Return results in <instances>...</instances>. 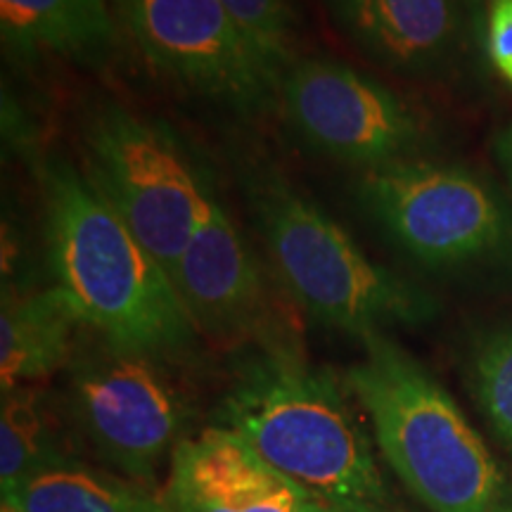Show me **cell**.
<instances>
[{"mask_svg":"<svg viewBox=\"0 0 512 512\" xmlns=\"http://www.w3.org/2000/svg\"><path fill=\"white\" fill-rule=\"evenodd\" d=\"M349 394L330 370L309 366L297 342L278 344L242 368L216 425L245 439L313 501L344 512H394Z\"/></svg>","mask_w":512,"mask_h":512,"instance_id":"obj_1","label":"cell"},{"mask_svg":"<svg viewBox=\"0 0 512 512\" xmlns=\"http://www.w3.org/2000/svg\"><path fill=\"white\" fill-rule=\"evenodd\" d=\"M38 183L53 285L72 299L86 330L143 354H185L200 332L181 294L88 176L48 159Z\"/></svg>","mask_w":512,"mask_h":512,"instance_id":"obj_2","label":"cell"},{"mask_svg":"<svg viewBox=\"0 0 512 512\" xmlns=\"http://www.w3.org/2000/svg\"><path fill=\"white\" fill-rule=\"evenodd\" d=\"M344 375L394 475L432 512H512L496 460L456 401L387 335Z\"/></svg>","mask_w":512,"mask_h":512,"instance_id":"obj_3","label":"cell"},{"mask_svg":"<svg viewBox=\"0 0 512 512\" xmlns=\"http://www.w3.org/2000/svg\"><path fill=\"white\" fill-rule=\"evenodd\" d=\"M245 188L280 285L318 325L368 339L430 318L425 292L370 261L347 230L278 171H254Z\"/></svg>","mask_w":512,"mask_h":512,"instance_id":"obj_4","label":"cell"},{"mask_svg":"<svg viewBox=\"0 0 512 512\" xmlns=\"http://www.w3.org/2000/svg\"><path fill=\"white\" fill-rule=\"evenodd\" d=\"M166 361L83 330L67 363L69 413L83 439L102 463L140 486L155 484L190 418L188 396Z\"/></svg>","mask_w":512,"mask_h":512,"instance_id":"obj_5","label":"cell"},{"mask_svg":"<svg viewBox=\"0 0 512 512\" xmlns=\"http://www.w3.org/2000/svg\"><path fill=\"white\" fill-rule=\"evenodd\" d=\"M354 192L384 238L430 271L489 264L510 245L501 200L460 166L408 159L361 171Z\"/></svg>","mask_w":512,"mask_h":512,"instance_id":"obj_6","label":"cell"},{"mask_svg":"<svg viewBox=\"0 0 512 512\" xmlns=\"http://www.w3.org/2000/svg\"><path fill=\"white\" fill-rule=\"evenodd\" d=\"M81 138L83 174L174 278L207 207L211 183L185 162L174 140L114 102L86 114Z\"/></svg>","mask_w":512,"mask_h":512,"instance_id":"obj_7","label":"cell"},{"mask_svg":"<svg viewBox=\"0 0 512 512\" xmlns=\"http://www.w3.org/2000/svg\"><path fill=\"white\" fill-rule=\"evenodd\" d=\"M278 105L311 150L358 171L418 159V114L384 83L344 62L297 57L280 74Z\"/></svg>","mask_w":512,"mask_h":512,"instance_id":"obj_8","label":"cell"},{"mask_svg":"<svg viewBox=\"0 0 512 512\" xmlns=\"http://www.w3.org/2000/svg\"><path fill=\"white\" fill-rule=\"evenodd\" d=\"M121 19L145 60L190 93L238 112L278 102L280 72L219 0H128Z\"/></svg>","mask_w":512,"mask_h":512,"instance_id":"obj_9","label":"cell"},{"mask_svg":"<svg viewBox=\"0 0 512 512\" xmlns=\"http://www.w3.org/2000/svg\"><path fill=\"white\" fill-rule=\"evenodd\" d=\"M174 285L200 335L219 344L259 339L261 349L297 342L271 330V297L256 259L228 209L209 190L207 207L174 271Z\"/></svg>","mask_w":512,"mask_h":512,"instance_id":"obj_10","label":"cell"},{"mask_svg":"<svg viewBox=\"0 0 512 512\" xmlns=\"http://www.w3.org/2000/svg\"><path fill=\"white\" fill-rule=\"evenodd\" d=\"M162 501L169 512H306L311 496L238 434L211 425L174 448Z\"/></svg>","mask_w":512,"mask_h":512,"instance_id":"obj_11","label":"cell"},{"mask_svg":"<svg viewBox=\"0 0 512 512\" xmlns=\"http://www.w3.org/2000/svg\"><path fill=\"white\" fill-rule=\"evenodd\" d=\"M330 19L361 50L396 72H425L451 53L458 0H325Z\"/></svg>","mask_w":512,"mask_h":512,"instance_id":"obj_12","label":"cell"},{"mask_svg":"<svg viewBox=\"0 0 512 512\" xmlns=\"http://www.w3.org/2000/svg\"><path fill=\"white\" fill-rule=\"evenodd\" d=\"M0 38L8 57L105 67L119 50L107 0H0Z\"/></svg>","mask_w":512,"mask_h":512,"instance_id":"obj_13","label":"cell"},{"mask_svg":"<svg viewBox=\"0 0 512 512\" xmlns=\"http://www.w3.org/2000/svg\"><path fill=\"white\" fill-rule=\"evenodd\" d=\"M86 330L72 299L57 285L34 292L5 287L0 306V389L38 384L67 368Z\"/></svg>","mask_w":512,"mask_h":512,"instance_id":"obj_14","label":"cell"},{"mask_svg":"<svg viewBox=\"0 0 512 512\" xmlns=\"http://www.w3.org/2000/svg\"><path fill=\"white\" fill-rule=\"evenodd\" d=\"M3 505L15 512H169L145 486L91 470L79 458L24 479Z\"/></svg>","mask_w":512,"mask_h":512,"instance_id":"obj_15","label":"cell"},{"mask_svg":"<svg viewBox=\"0 0 512 512\" xmlns=\"http://www.w3.org/2000/svg\"><path fill=\"white\" fill-rule=\"evenodd\" d=\"M74 460L64 451L48 399L38 384L10 389L0 408V486L3 496L36 472Z\"/></svg>","mask_w":512,"mask_h":512,"instance_id":"obj_16","label":"cell"},{"mask_svg":"<svg viewBox=\"0 0 512 512\" xmlns=\"http://www.w3.org/2000/svg\"><path fill=\"white\" fill-rule=\"evenodd\" d=\"M219 3L280 74L297 60L290 0H219Z\"/></svg>","mask_w":512,"mask_h":512,"instance_id":"obj_17","label":"cell"},{"mask_svg":"<svg viewBox=\"0 0 512 512\" xmlns=\"http://www.w3.org/2000/svg\"><path fill=\"white\" fill-rule=\"evenodd\" d=\"M472 382L491 425L512 444V325L484 339L475 356Z\"/></svg>","mask_w":512,"mask_h":512,"instance_id":"obj_18","label":"cell"},{"mask_svg":"<svg viewBox=\"0 0 512 512\" xmlns=\"http://www.w3.org/2000/svg\"><path fill=\"white\" fill-rule=\"evenodd\" d=\"M486 50L498 72L512 83V0L486 3Z\"/></svg>","mask_w":512,"mask_h":512,"instance_id":"obj_19","label":"cell"},{"mask_svg":"<svg viewBox=\"0 0 512 512\" xmlns=\"http://www.w3.org/2000/svg\"><path fill=\"white\" fill-rule=\"evenodd\" d=\"M496 155L498 162H501L505 176H508L510 188H512V126L505 128V131L496 140Z\"/></svg>","mask_w":512,"mask_h":512,"instance_id":"obj_20","label":"cell"},{"mask_svg":"<svg viewBox=\"0 0 512 512\" xmlns=\"http://www.w3.org/2000/svg\"><path fill=\"white\" fill-rule=\"evenodd\" d=\"M306 512H344V510H337V508H330V505L325 503H318V501H309V505H306Z\"/></svg>","mask_w":512,"mask_h":512,"instance_id":"obj_21","label":"cell"},{"mask_svg":"<svg viewBox=\"0 0 512 512\" xmlns=\"http://www.w3.org/2000/svg\"><path fill=\"white\" fill-rule=\"evenodd\" d=\"M112 3H114V5H117V10H119V15H121V12H124V10H126L128 0H112Z\"/></svg>","mask_w":512,"mask_h":512,"instance_id":"obj_22","label":"cell"},{"mask_svg":"<svg viewBox=\"0 0 512 512\" xmlns=\"http://www.w3.org/2000/svg\"><path fill=\"white\" fill-rule=\"evenodd\" d=\"M3 512H15V510H10V508H5V505H3Z\"/></svg>","mask_w":512,"mask_h":512,"instance_id":"obj_23","label":"cell"}]
</instances>
